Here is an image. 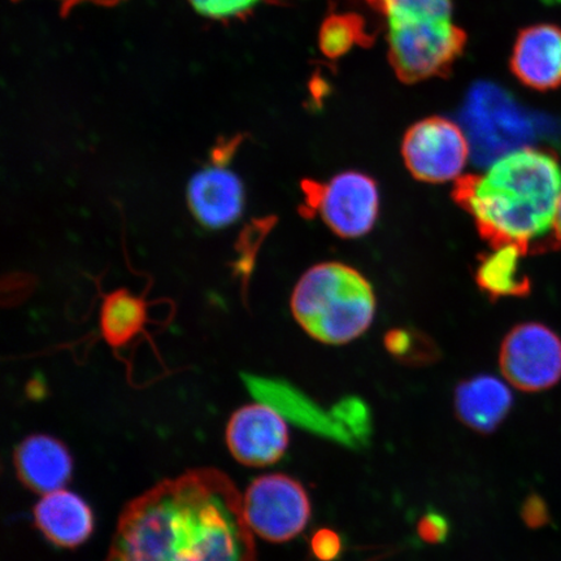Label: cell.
Instances as JSON below:
<instances>
[{"label": "cell", "instance_id": "cell-14", "mask_svg": "<svg viewBox=\"0 0 561 561\" xmlns=\"http://www.w3.org/2000/svg\"><path fill=\"white\" fill-rule=\"evenodd\" d=\"M13 465L21 483L42 495L65 488L73 473V459L67 446L46 434H34L21 442Z\"/></svg>", "mask_w": 561, "mask_h": 561}, {"label": "cell", "instance_id": "cell-10", "mask_svg": "<svg viewBox=\"0 0 561 561\" xmlns=\"http://www.w3.org/2000/svg\"><path fill=\"white\" fill-rule=\"evenodd\" d=\"M226 437L233 458L256 468L276 465L290 442L285 417L262 402L237 410L229 420Z\"/></svg>", "mask_w": 561, "mask_h": 561}, {"label": "cell", "instance_id": "cell-31", "mask_svg": "<svg viewBox=\"0 0 561 561\" xmlns=\"http://www.w3.org/2000/svg\"><path fill=\"white\" fill-rule=\"evenodd\" d=\"M553 238L561 243V196L558 205L556 224H553Z\"/></svg>", "mask_w": 561, "mask_h": 561}, {"label": "cell", "instance_id": "cell-17", "mask_svg": "<svg viewBox=\"0 0 561 561\" xmlns=\"http://www.w3.org/2000/svg\"><path fill=\"white\" fill-rule=\"evenodd\" d=\"M523 256L524 252L516 245H503L480 257L476 283L491 300L529 296L531 280L522 271Z\"/></svg>", "mask_w": 561, "mask_h": 561}, {"label": "cell", "instance_id": "cell-7", "mask_svg": "<svg viewBox=\"0 0 561 561\" xmlns=\"http://www.w3.org/2000/svg\"><path fill=\"white\" fill-rule=\"evenodd\" d=\"M243 511L254 535L284 543L305 530L311 518V502L299 481L273 473L250 483L243 495Z\"/></svg>", "mask_w": 561, "mask_h": 561}, {"label": "cell", "instance_id": "cell-29", "mask_svg": "<svg viewBox=\"0 0 561 561\" xmlns=\"http://www.w3.org/2000/svg\"><path fill=\"white\" fill-rule=\"evenodd\" d=\"M240 142L241 139L233 138L228 140L227 144L215 147L213 152V160L215 165L226 167L229 163V160L233 158L237 147L240 145Z\"/></svg>", "mask_w": 561, "mask_h": 561}, {"label": "cell", "instance_id": "cell-11", "mask_svg": "<svg viewBox=\"0 0 561 561\" xmlns=\"http://www.w3.org/2000/svg\"><path fill=\"white\" fill-rule=\"evenodd\" d=\"M242 380L257 402L268 404L291 423L321 437L331 438L348 447H356L355 440L336 423L332 413L322 411L318 404L290 383L254 375H243Z\"/></svg>", "mask_w": 561, "mask_h": 561}, {"label": "cell", "instance_id": "cell-24", "mask_svg": "<svg viewBox=\"0 0 561 561\" xmlns=\"http://www.w3.org/2000/svg\"><path fill=\"white\" fill-rule=\"evenodd\" d=\"M199 15L213 20L240 18L254 10L261 0H188Z\"/></svg>", "mask_w": 561, "mask_h": 561}, {"label": "cell", "instance_id": "cell-23", "mask_svg": "<svg viewBox=\"0 0 561 561\" xmlns=\"http://www.w3.org/2000/svg\"><path fill=\"white\" fill-rule=\"evenodd\" d=\"M332 416L345 430L355 444H364L371 434V415L368 405L356 397L342 399L332 411Z\"/></svg>", "mask_w": 561, "mask_h": 561}, {"label": "cell", "instance_id": "cell-12", "mask_svg": "<svg viewBox=\"0 0 561 561\" xmlns=\"http://www.w3.org/2000/svg\"><path fill=\"white\" fill-rule=\"evenodd\" d=\"M511 72L537 91L561 87V27L536 24L518 33L510 59Z\"/></svg>", "mask_w": 561, "mask_h": 561}, {"label": "cell", "instance_id": "cell-22", "mask_svg": "<svg viewBox=\"0 0 561 561\" xmlns=\"http://www.w3.org/2000/svg\"><path fill=\"white\" fill-rule=\"evenodd\" d=\"M275 222V219H261L249 224L238 238V257L234 263V273L240 278L243 285L248 284L251 272L254 270L257 250L261 248L262 242L270 229Z\"/></svg>", "mask_w": 561, "mask_h": 561}, {"label": "cell", "instance_id": "cell-4", "mask_svg": "<svg viewBox=\"0 0 561 561\" xmlns=\"http://www.w3.org/2000/svg\"><path fill=\"white\" fill-rule=\"evenodd\" d=\"M468 138L477 161L494 163L507 153L525 149L551 130V123L530 115L514 98L493 83H479L467 98L462 110Z\"/></svg>", "mask_w": 561, "mask_h": 561}, {"label": "cell", "instance_id": "cell-15", "mask_svg": "<svg viewBox=\"0 0 561 561\" xmlns=\"http://www.w3.org/2000/svg\"><path fill=\"white\" fill-rule=\"evenodd\" d=\"M34 524L47 541L76 549L94 531V515L85 500L66 489L45 494L33 510Z\"/></svg>", "mask_w": 561, "mask_h": 561}, {"label": "cell", "instance_id": "cell-5", "mask_svg": "<svg viewBox=\"0 0 561 561\" xmlns=\"http://www.w3.org/2000/svg\"><path fill=\"white\" fill-rule=\"evenodd\" d=\"M467 44V33L451 19L388 24L389 61L404 83L446 79Z\"/></svg>", "mask_w": 561, "mask_h": 561}, {"label": "cell", "instance_id": "cell-27", "mask_svg": "<svg viewBox=\"0 0 561 561\" xmlns=\"http://www.w3.org/2000/svg\"><path fill=\"white\" fill-rule=\"evenodd\" d=\"M450 531V525H448L447 518L431 512L420 518L417 524V535L424 542L431 545H437L445 542Z\"/></svg>", "mask_w": 561, "mask_h": 561}, {"label": "cell", "instance_id": "cell-19", "mask_svg": "<svg viewBox=\"0 0 561 561\" xmlns=\"http://www.w3.org/2000/svg\"><path fill=\"white\" fill-rule=\"evenodd\" d=\"M374 42L366 20L354 12L331 13L319 33L320 50L329 59L342 58L356 46L368 47Z\"/></svg>", "mask_w": 561, "mask_h": 561}, {"label": "cell", "instance_id": "cell-28", "mask_svg": "<svg viewBox=\"0 0 561 561\" xmlns=\"http://www.w3.org/2000/svg\"><path fill=\"white\" fill-rule=\"evenodd\" d=\"M522 517L529 528L537 529L549 523V510L541 496L530 495L522 507Z\"/></svg>", "mask_w": 561, "mask_h": 561}, {"label": "cell", "instance_id": "cell-21", "mask_svg": "<svg viewBox=\"0 0 561 561\" xmlns=\"http://www.w3.org/2000/svg\"><path fill=\"white\" fill-rule=\"evenodd\" d=\"M385 348L403 364L426 366L438 357V348L427 335L411 329H392L385 335Z\"/></svg>", "mask_w": 561, "mask_h": 561}, {"label": "cell", "instance_id": "cell-18", "mask_svg": "<svg viewBox=\"0 0 561 561\" xmlns=\"http://www.w3.org/2000/svg\"><path fill=\"white\" fill-rule=\"evenodd\" d=\"M100 324L111 347H124L145 331L147 304L129 290L112 291L103 299Z\"/></svg>", "mask_w": 561, "mask_h": 561}, {"label": "cell", "instance_id": "cell-13", "mask_svg": "<svg viewBox=\"0 0 561 561\" xmlns=\"http://www.w3.org/2000/svg\"><path fill=\"white\" fill-rule=\"evenodd\" d=\"M187 203L195 219L208 229H222L240 219L244 188L240 178L226 167L206 168L188 182Z\"/></svg>", "mask_w": 561, "mask_h": 561}, {"label": "cell", "instance_id": "cell-9", "mask_svg": "<svg viewBox=\"0 0 561 561\" xmlns=\"http://www.w3.org/2000/svg\"><path fill=\"white\" fill-rule=\"evenodd\" d=\"M500 367L517 390H549L561 380V339L541 322H523L504 336Z\"/></svg>", "mask_w": 561, "mask_h": 561}, {"label": "cell", "instance_id": "cell-2", "mask_svg": "<svg viewBox=\"0 0 561 561\" xmlns=\"http://www.w3.org/2000/svg\"><path fill=\"white\" fill-rule=\"evenodd\" d=\"M560 196L559 160L530 147L497 159L485 174L459 178L453 192L491 249L516 245L525 255L553 229Z\"/></svg>", "mask_w": 561, "mask_h": 561}, {"label": "cell", "instance_id": "cell-25", "mask_svg": "<svg viewBox=\"0 0 561 561\" xmlns=\"http://www.w3.org/2000/svg\"><path fill=\"white\" fill-rule=\"evenodd\" d=\"M37 280L30 273H10L3 279L2 297L3 304L16 306L30 298L35 289Z\"/></svg>", "mask_w": 561, "mask_h": 561}, {"label": "cell", "instance_id": "cell-16", "mask_svg": "<svg viewBox=\"0 0 561 561\" xmlns=\"http://www.w3.org/2000/svg\"><path fill=\"white\" fill-rule=\"evenodd\" d=\"M514 396L494 376L481 375L462 381L455 390L454 407L461 424L476 433H494L510 415Z\"/></svg>", "mask_w": 561, "mask_h": 561}, {"label": "cell", "instance_id": "cell-8", "mask_svg": "<svg viewBox=\"0 0 561 561\" xmlns=\"http://www.w3.org/2000/svg\"><path fill=\"white\" fill-rule=\"evenodd\" d=\"M471 144L450 118L432 116L413 124L402 140L407 170L419 181L442 184L458 180L467 165Z\"/></svg>", "mask_w": 561, "mask_h": 561}, {"label": "cell", "instance_id": "cell-26", "mask_svg": "<svg viewBox=\"0 0 561 561\" xmlns=\"http://www.w3.org/2000/svg\"><path fill=\"white\" fill-rule=\"evenodd\" d=\"M311 551L320 561H333L341 556L342 541L339 533L332 529H319L311 539Z\"/></svg>", "mask_w": 561, "mask_h": 561}, {"label": "cell", "instance_id": "cell-3", "mask_svg": "<svg viewBox=\"0 0 561 561\" xmlns=\"http://www.w3.org/2000/svg\"><path fill=\"white\" fill-rule=\"evenodd\" d=\"M291 311L313 340L325 345H346L366 333L374 322V287L353 266L321 263L299 279L293 291Z\"/></svg>", "mask_w": 561, "mask_h": 561}, {"label": "cell", "instance_id": "cell-1", "mask_svg": "<svg viewBox=\"0 0 561 561\" xmlns=\"http://www.w3.org/2000/svg\"><path fill=\"white\" fill-rule=\"evenodd\" d=\"M254 536L230 477L192 469L126 504L105 561H256Z\"/></svg>", "mask_w": 561, "mask_h": 561}, {"label": "cell", "instance_id": "cell-32", "mask_svg": "<svg viewBox=\"0 0 561 561\" xmlns=\"http://www.w3.org/2000/svg\"><path fill=\"white\" fill-rule=\"evenodd\" d=\"M543 2L549 4H561V0H543Z\"/></svg>", "mask_w": 561, "mask_h": 561}, {"label": "cell", "instance_id": "cell-30", "mask_svg": "<svg viewBox=\"0 0 561 561\" xmlns=\"http://www.w3.org/2000/svg\"><path fill=\"white\" fill-rule=\"evenodd\" d=\"M62 3V11H69L70 7L76 5L80 2H88V0H60ZM89 2L102 3V4H114L118 2V0H89Z\"/></svg>", "mask_w": 561, "mask_h": 561}, {"label": "cell", "instance_id": "cell-20", "mask_svg": "<svg viewBox=\"0 0 561 561\" xmlns=\"http://www.w3.org/2000/svg\"><path fill=\"white\" fill-rule=\"evenodd\" d=\"M388 24L404 21L451 19L454 0H360Z\"/></svg>", "mask_w": 561, "mask_h": 561}, {"label": "cell", "instance_id": "cell-6", "mask_svg": "<svg viewBox=\"0 0 561 561\" xmlns=\"http://www.w3.org/2000/svg\"><path fill=\"white\" fill-rule=\"evenodd\" d=\"M305 203L300 214L320 216L334 234L353 240L374 229L380 210V193L370 175L342 172L329 182L301 181Z\"/></svg>", "mask_w": 561, "mask_h": 561}]
</instances>
